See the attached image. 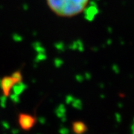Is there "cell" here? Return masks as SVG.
I'll use <instances>...</instances> for the list:
<instances>
[{
    "mask_svg": "<svg viewBox=\"0 0 134 134\" xmlns=\"http://www.w3.org/2000/svg\"><path fill=\"white\" fill-rule=\"evenodd\" d=\"M18 121H19V126L25 130H29L33 127L36 119L33 115L26 114V113H22L19 115L18 118Z\"/></svg>",
    "mask_w": 134,
    "mask_h": 134,
    "instance_id": "3957f363",
    "label": "cell"
},
{
    "mask_svg": "<svg viewBox=\"0 0 134 134\" xmlns=\"http://www.w3.org/2000/svg\"><path fill=\"white\" fill-rule=\"evenodd\" d=\"M74 130L77 134H81L85 130L84 124L82 122H77V123L74 124Z\"/></svg>",
    "mask_w": 134,
    "mask_h": 134,
    "instance_id": "277c9868",
    "label": "cell"
},
{
    "mask_svg": "<svg viewBox=\"0 0 134 134\" xmlns=\"http://www.w3.org/2000/svg\"><path fill=\"white\" fill-rule=\"evenodd\" d=\"M23 80L22 73L19 71L14 72L10 76H5L1 80V88L4 95L8 96L15 84L19 83Z\"/></svg>",
    "mask_w": 134,
    "mask_h": 134,
    "instance_id": "7a4b0ae2",
    "label": "cell"
},
{
    "mask_svg": "<svg viewBox=\"0 0 134 134\" xmlns=\"http://www.w3.org/2000/svg\"><path fill=\"white\" fill-rule=\"evenodd\" d=\"M90 0H46L54 14L61 17H72L86 9Z\"/></svg>",
    "mask_w": 134,
    "mask_h": 134,
    "instance_id": "6da1fadb",
    "label": "cell"
}]
</instances>
